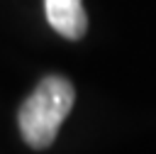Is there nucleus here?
Listing matches in <instances>:
<instances>
[{
	"label": "nucleus",
	"mask_w": 156,
	"mask_h": 154,
	"mask_svg": "<svg viewBox=\"0 0 156 154\" xmlns=\"http://www.w3.org/2000/svg\"><path fill=\"white\" fill-rule=\"evenodd\" d=\"M76 100L71 81L63 76H46L39 81L34 93L20 108V132L22 139L34 149H46L54 144L63 120L68 117Z\"/></svg>",
	"instance_id": "1"
},
{
	"label": "nucleus",
	"mask_w": 156,
	"mask_h": 154,
	"mask_svg": "<svg viewBox=\"0 0 156 154\" xmlns=\"http://www.w3.org/2000/svg\"><path fill=\"white\" fill-rule=\"evenodd\" d=\"M49 24L66 39H80L88 29V15L83 0H44Z\"/></svg>",
	"instance_id": "2"
}]
</instances>
